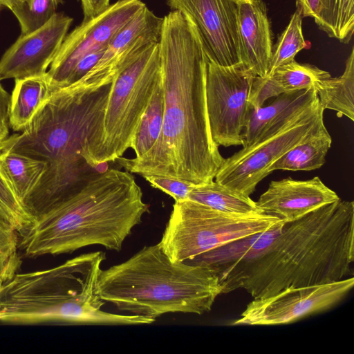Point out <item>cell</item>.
I'll return each mask as SVG.
<instances>
[{
  "label": "cell",
  "instance_id": "obj_1",
  "mask_svg": "<svg viewBox=\"0 0 354 354\" xmlns=\"http://www.w3.org/2000/svg\"><path fill=\"white\" fill-rule=\"evenodd\" d=\"M164 112L156 144L140 158L115 161L131 174L198 185L213 180L224 158L212 138L206 107L207 57L197 30L184 13L163 17L159 41Z\"/></svg>",
  "mask_w": 354,
  "mask_h": 354
},
{
  "label": "cell",
  "instance_id": "obj_2",
  "mask_svg": "<svg viewBox=\"0 0 354 354\" xmlns=\"http://www.w3.org/2000/svg\"><path fill=\"white\" fill-rule=\"evenodd\" d=\"M353 261L354 203L339 198L285 223L262 252L216 274L222 293L243 288L257 299L353 277Z\"/></svg>",
  "mask_w": 354,
  "mask_h": 354
},
{
  "label": "cell",
  "instance_id": "obj_3",
  "mask_svg": "<svg viewBox=\"0 0 354 354\" xmlns=\"http://www.w3.org/2000/svg\"><path fill=\"white\" fill-rule=\"evenodd\" d=\"M111 84L96 88L74 84L53 92L26 129L6 141L2 150L48 164L40 183L22 203L32 222L95 172L82 153L86 138L102 115Z\"/></svg>",
  "mask_w": 354,
  "mask_h": 354
},
{
  "label": "cell",
  "instance_id": "obj_4",
  "mask_svg": "<svg viewBox=\"0 0 354 354\" xmlns=\"http://www.w3.org/2000/svg\"><path fill=\"white\" fill-rule=\"evenodd\" d=\"M148 209L131 173L116 169L95 172L19 232V246L29 257L73 252L93 245L120 251Z\"/></svg>",
  "mask_w": 354,
  "mask_h": 354
},
{
  "label": "cell",
  "instance_id": "obj_5",
  "mask_svg": "<svg viewBox=\"0 0 354 354\" xmlns=\"http://www.w3.org/2000/svg\"><path fill=\"white\" fill-rule=\"evenodd\" d=\"M105 254H84L46 270L17 272L0 286V321L80 324H148L153 319L102 310L97 283Z\"/></svg>",
  "mask_w": 354,
  "mask_h": 354
},
{
  "label": "cell",
  "instance_id": "obj_6",
  "mask_svg": "<svg viewBox=\"0 0 354 354\" xmlns=\"http://www.w3.org/2000/svg\"><path fill=\"white\" fill-rule=\"evenodd\" d=\"M97 292L121 311L156 319L168 313L209 312L222 288L212 270L173 261L157 244L102 270Z\"/></svg>",
  "mask_w": 354,
  "mask_h": 354
},
{
  "label": "cell",
  "instance_id": "obj_7",
  "mask_svg": "<svg viewBox=\"0 0 354 354\" xmlns=\"http://www.w3.org/2000/svg\"><path fill=\"white\" fill-rule=\"evenodd\" d=\"M160 79L159 42L147 47L118 72L102 115L82 149V156L92 169L100 162L115 161L131 147Z\"/></svg>",
  "mask_w": 354,
  "mask_h": 354
},
{
  "label": "cell",
  "instance_id": "obj_8",
  "mask_svg": "<svg viewBox=\"0 0 354 354\" xmlns=\"http://www.w3.org/2000/svg\"><path fill=\"white\" fill-rule=\"evenodd\" d=\"M281 221L264 213L223 212L187 199L174 204L158 245L171 261L187 262L235 240L270 230Z\"/></svg>",
  "mask_w": 354,
  "mask_h": 354
},
{
  "label": "cell",
  "instance_id": "obj_9",
  "mask_svg": "<svg viewBox=\"0 0 354 354\" xmlns=\"http://www.w3.org/2000/svg\"><path fill=\"white\" fill-rule=\"evenodd\" d=\"M318 96L282 122L274 124L250 145L225 158L215 181L250 196L270 167L302 141L324 118Z\"/></svg>",
  "mask_w": 354,
  "mask_h": 354
},
{
  "label": "cell",
  "instance_id": "obj_10",
  "mask_svg": "<svg viewBox=\"0 0 354 354\" xmlns=\"http://www.w3.org/2000/svg\"><path fill=\"white\" fill-rule=\"evenodd\" d=\"M257 76L241 62L228 66L207 59L205 98L212 138L218 146L242 145Z\"/></svg>",
  "mask_w": 354,
  "mask_h": 354
},
{
  "label": "cell",
  "instance_id": "obj_11",
  "mask_svg": "<svg viewBox=\"0 0 354 354\" xmlns=\"http://www.w3.org/2000/svg\"><path fill=\"white\" fill-rule=\"evenodd\" d=\"M145 6L140 0H119L99 15L83 21L67 35L46 72L51 93L65 88L77 62L90 53L106 49Z\"/></svg>",
  "mask_w": 354,
  "mask_h": 354
},
{
  "label": "cell",
  "instance_id": "obj_12",
  "mask_svg": "<svg viewBox=\"0 0 354 354\" xmlns=\"http://www.w3.org/2000/svg\"><path fill=\"white\" fill-rule=\"evenodd\" d=\"M354 277L333 283L290 288L262 299H254L232 325H280L327 310L353 288Z\"/></svg>",
  "mask_w": 354,
  "mask_h": 354
},
{
  "label": "cell",
  "instance_id": "obj_13",
  "mask_svg": "<svg viewBox=\"0 0 354 354\" xmlns=\"http://www.w3.org/2000/svg\"><path fill=\"white\" fill-rule=\"evenodd\" d=\"M194 24L208 60L228 66L241 62L237 0H166Z\"/></svg>",
  "mask_w": 354,
  "mask_h": 354
},
{
  "label": "cell",
  "instance_id": "obj_14",
  "mask_svg": "<svg viewBox=\"0 0 354 354\" xmlns=\"http://www.w3.org/2000/svg\"><path fill=\"white\" fill-rule=\"evenodd\" d=\"M72 21L71 17L55 13L38 29L21 35L0 59V81L46 73Z\"/></svg>",
  "mask_w": 354,
  "mask_h": 354
},
{
  "label": "cell",
  "instance_id": "obj_15",
  "mask_svg": "<svg viewBox=\"0 0 354 354\" xmlns=\"http://www.w3.org/2000/svg\"><path fill=\"white\" fill-rule=\"evenodd\" d=\"M162 23L163 17L156 16L146 6L118 33L96 64L76 83L90 88L111 84L122 67L147 47L159 42Z\"/></svg>",
  "mask_w": 354,
  "mask_h": 354
},
{
  "label": "cell",
  "instance_id": "obj_16",
  "mask_svg": "<svg viewBox=\"0 0 354 354\" xmlns=\"http://www.w3.org/2000/svg\"><path fill=\"white\" fill-rule=\"evenodd\" d=\"M339 199L333 190L315 176L304 180L291 178L272 180L256 203L263 213L289 223Z\"/></svg>",
  "mask_w": 354,
  "mask_h": 354
},
{
  "label": "cell",
  "instance_id": "obj_17",
  "mask_svg": "<svg viewBox=\"0 0 354 354\" xmlns=\"http://www.w3.org/2000/svg\"><path fill=\"white\" fill-rule=\"evenodd\" d=\"M241 62L257 77H264L272 52V32L262 0H237Z\"/></svg>",
  "mask_w": 354,
  "mask_h": 354
},
{
  "label": "cell",
  "instance_id": "obj_18",
  "mask_svg": "<svg viewBox=\"0 0 354 354\" xmlns=\"http://www.w3.org/2000/svg\"><path fill=\"white\" fill-rule=\"evenodd\" d=\"M330 77L318 67L293 60L278 67L268 77H256L249 97L252 109L264 105L270 97L309 88L316 90L319 84Z\"/></svg>",
  "mask_w": 354,
  "mask_h": 354
},
{
  "label": "cell",
  "instance_id": "obj_19",
  "mask_svg": "<svg viewBox=\"0 0 354 354\" xmlns=\"http://www.w3.org/2000/svg\"><path fill=\"white\" fill-rule=\"evenodd\" d=\"M285 223L281 221L270 230L235 240L185 263L205 266L216 273L227 266L250 260L270 245Z\"/></svg>",
  "mask_w": 354,
  "mask_h": 354
},
{
  "label": "cell",
  "instance_id": "obj_20",
  "mask_svg": "<svg viewBox=\"0 0 354 354\" xmlns=\"http://www.w3.org/2000/svg\"><path fill=\"white\" fill-rule=\"evenodd\" d=\"M317 96L315 88L279 95L270 104L251 109L242 135V146L246 147L268 129L306 106Z\"/></svg>",
  "mask_w": 354,
  "mask_h": 354
},
{
  "label": "cell",
  "instance_id": "obj_21",
  "mask_svg": "<svg viewBox=\"0 0 354 354\" xmlns=\"http://www.w3.org/2000/svg\"><path fill=\"white\" fill-rule=\"evenodd\" d=\"M51 94L46 73L16 79L9 107L10 127L14 131H24Z\"/></svg>",
  "mask_w": 354,
  "mask_h": 354
},
{
  "label": "cell",
  "instance_id": "obj_22",
  "mask_svg": "<svg viewBox=\"0 0 354 354\" xmlns=\"http://www.w3.org/2000/svg\"><path fill=\"white\" fill-rule=\"evenodd\" d=\"M332 138L326 129L324 118L299 143L290 149L270 169L274 170L311 171L325 163L326 156L331 147Z\"/></svg>",
  "mask_w": 354,
  "mask_h": 354
},
{
  "label": "cell",
  "instance_id": "obj_23",
  "mask_svg": "<svg viewBox=\"0 0 354 354\" xmlns=\"http://www.w3.org/2000/svg\"><path fill=\"white\" fill-rule=\"evenodd\" d=\"M47 169L44 160L8 150L0 152V176L21 204L39 185Z\"/></svg>",
  "mask_w": 354,
  "mask_h": 354
},
{
  "label": "cell",
  "instance_id": "obj_24",
  "mask_svg": "<svg viewBox=\"0 0 354 354\" xmlns=\"http://www.w3.org/2000/svg\"><path fill=\"white\" fill-rule=\"evenodd\" d=\"M187 199L230 214L263 213L250 196L232 190L214 180L194 185Z\"/></svg>",
  "mask_w": 354,
  "mask_h": 354
},
{
  "label": "cell",
  "instance_id": "obj_25",
  "mask_svg": "<svg viewBox=\"0 0 354 354\" xmlns=\"http://www.w3.org/2000/svg\"><path fill=\"white\" fill-rule=\"evenodd\" d=\"M324 109L337 112L339 117L346 116L354 120V48L352 47L343 74L331 76L321 82L316 88Z\"/></svg>",
  "mask_w": 354,
  "mask_h": 354
},
{
  "label": "cell",
  "instance_id": "obj_26",
  "mask_svg": "<svg viewBox=\"0 0 354 354\" xmlns=\"http://www.w3.org/2000/svg\"><path fill=\"white\" fill-rule=\"evenodd\" d=\"M314 20L328 37L348 44L354 31V0H322Z\"/></svg>",
  "mask_w": 354,
  "mask_h": 354
},
{
  "label": "cell",
  "instance_id": "obj_27",
  "mask_svg": "<svg viewBox=\"0 0 354 354\" xmlns=\"http://www.w3.org/2000/svg\"><path fill=\"white\" fill-rule=\"evenodd\" d=\"M164 112V97L161 79L140 122L131 147L136 158L145 155L156 144L161 133Z\"/></svg>",
  "mask_w": 354,
  "mask_h": 354
},
{
  "label": "cell",
  "instance_id": "obj_28",
  "mask_svg": "<svg viewBox=\"0 0 354 354\" xmlns=\"http://www.w3.org/2000/svg\"><path fill=\"white\" fill-rule=\"evenodd\" d=\"M302 18L301 11L297 8L272 47L270 64L265 77L270 76L278 67L295 60L296 55L309 45L303 35Z\"/></svg>",
  "mask_w": 354,
  "mask_h": 354
},
{
  "label": "cell",
  "instance_id": "obj_29",
  "mask_svg": "<svg viewBox=\"0 0 354 354\" xmlns=\"http://www.w3.org/2000/svg\"><path fill=\"white\" fill-rule=\"evenodd\" d=\"M62 0H24L10 10L17 19L21 35L44 26L55 13Z\"/></svg>",
  "mask_w": 354,
  "mask_h": 354
},
{
  "label": "cell",
  "instance_id": "obj_30",
  "mask_svg": "<svg viewBox=\"0 0 354 354\" xmlns=\"http://www.w3.org/2000/svg\"><path fill=\"white\" fill-rule=\"evenodd\" d=\"M19 232L0 217V286L11 279L20 268Z\"/></svg>",
  "mask_w": 354,
  "mask_h": 354
},
{
  "label": "cell",
  "instance_id": "obj_31",
  "mask_svg": "<svg viewBox=\"0 0 354 354\" xmlns=\"http://www.w3.org/2000/svg\"><path fill=\"white\" fill-rule=\"evenodd\" d=\"M0 217L21 232L32 222L12 190L0 176Z\"/></svg>",
  "mask_w": 354,
  "mask_h": 354
},
{
  "label": "cell",
  "instance_id": "obj_32",
  "mask_svg": "<svg viewBox=\"0 0 354 354\" xmlns=\"http://www.w3.org/2000/svg\"><path fill=\"white\" fill-rule=\"evenodd\" d=\"M143 178L154 188L171 196L175 202L187 200L194 184L179 179L162 176H145Z\"/></svg>",
  "mask_w": 354,
  "mask_h": 354
},
{
  "label": "cell",
  "instance_id": "obj_33",
  "mask_svg": "<svg viewBox=\"0 0 354 354\" xmlns=\"http://www.w3.org/2000/svg\"><path fill=\"white\" fill-rule=\"evenodd\" d=\"M105 50L106 49L97 50L82 57L71 73L65 88L81 80L96 64Z\"/></svg>",
  "mask_w": 354,
  "mask_h": 354
},
{
  "label": "cell",
  "instance_id": "obj_34",
  "mask_svg": "<svg viewBox=\"0 0 354 354\" xmlns=\"http://www.w3.org/2000/svg\"><path fill=\"white\" fill-rule=\"evenodd\" d=\"M11 95L0 81V152L9 136V107Z\"/></svg>",
  "mask_w": 354,
  "mask_h": 354
},
{
  "label": "cell",
  "instance_id": "obj_35",
  "mask_svg": "<svg viewBox=\"0 0 354 354\" xmlns=\"http://www.w3.org/2000/svg\"><path fill=\"white\" fill-rule=\"evenodd\" d=\"M110 0H80L83 14V21H88L102 12L109 6Z\"/></svg>",
  "mask_w": 354,
  "mask_h": 354
},
{
  "label": "cell",
  "instance_id": "obj_36",
  "mask_svg": "<svg viewBox=\"0 0 354 354\" xmlns=\"http://www.w3.org/2000/svg\"><path fill=\"white\" fill-rule=\"evenodd\" d=\"M322 0H296L297 8L303 17L315 19L319 12Z\"/></svg>",
  "mask_w": 354,
  "mask_h": 354
},
{
  "label": "cell",
  "instance_id": "obj_37",
  "mask_svg": "<svg viewBox=\"0 0 354 354\" xmlns=\"http://www.w3.org/2000/svg\"><path fill=\"white\" fill-rule=\"evenodd\" d=\"M24 0H0V10L4 8L10 9L12 6Z\"/></svg>",
  "mask_w": 354,
  "mask_h": 354
}]
</instances>
